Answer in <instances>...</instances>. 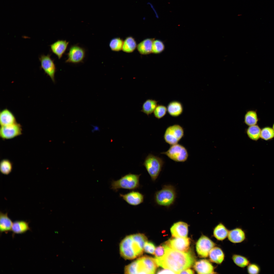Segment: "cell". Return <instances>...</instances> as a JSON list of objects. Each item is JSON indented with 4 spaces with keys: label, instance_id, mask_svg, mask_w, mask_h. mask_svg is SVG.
I'll return each mask as SVG.
<instances>
[{
    "label": "cell",
    "instance_id": "7a4b0ae2",
    "mask_svg": "<svg viewBox=\"0 0 274 274\" xmlns=\"http://www.w3.org/2000/svg\"><path fill=\"white\" fill-rule=\"evenodd\" d=\"M177 196L175 187L171 184L163 185L155 193L154 199L158 205L168 208L174 203Z\"/></svg>",
    "mask_w": 274,
    "mask_h": 274
},
{
    "label": "cell",
    "instance_id": "d6a6232c",
    "mask_svg": "<svg viewBox=\"0 0 274 274\" xmlns=\"http://www.w3.org/2000/svg\"><path fill=\"white\" fill-rule=\"evenodd\" d=\"M123 41L119 38H114L110 41L109 45L111 49L113 51L118 52L122 49Z\"/></svg>",
    "mask_w": 274,
    "mask_h": 274
},
{
    "label": "cell",
    "instance_id": "8fae6325",
    "mask_svg": "<svg viewBox=\"0 0 274 274\" xmlns=\"http://www.w3.org/2000/svg\"><path fill=\"white\" fill-rule=\"evenodd\" d=\"M190 244L189 238L187 237H174L168 240L165 245L173 249L183 252H187Z\"/></svg>",
    "mask_w": 274,
    "mask_h": 274
},
{
    "label": "cell",
    "instance_id": "52a82bcc",
    "mask_svg": "<svg viewBox=\"0 0 274 274\" xmlns=\"http://www.w3.org/2000/svg\"><path fill=\"white\" fill-rule=\"evenodd\" d=\"M216 245V244L208 237L202 235L196 245V250L198 256L201 258L208 257L210 251Z\"/></svg>",
    "mask_w": 274,
    "mask_h": 274
},
{
    "label": "cell",
    "instance_id": "ac0fdd59",
    "mask_svg": "<svg viewBox=\"0 0 274 274\" xmlns=\"http://www.w3.org/2000/svg\"><path fill=\"white\" fill-rule=\"evenodd\" d=\"M167 112L171 116L177 117L181 115L184 110L182 103L178 100H174L170 102L167 106Z\"/></svg>",
    "mask_w": 274,
    "mask_h": 274
},
{
    "label": "cell",
    "instance_id": "ab89813d",
    "mask_svg": "<svg viewBox=\"0 0 274 274\" xmlns=\"http://www.w3.org/2000/svg\"><path fill=\"white\" fill-rule=\"evenodd\" d=\"M165 245H160L155 248L154 254L156 258H159L163 256L165 252Z\"/></svg>",
    "mask_w": 274,
    "mask_h": 274
},
{
    "label": "cell",
    "instance_id": "f1b7e54d",
    "mask_svg": "<svg viewBox=\"0 0 274 274\" xmlns=\"http://www.w3.org/2000/svg\"><path fill=\"white\" fill-rule=\"evenodd\" d=\"M136 42L132 37L129 36L127 37L123 41L122 50L126 53L133 52L137 47Z\"/></svg>",
    "mask_w": 274,
    "mask_h": 274
},
{
    "label": "cell",
    "instance_id": "4316f807",
    "mask_svg": "<svg viewBox=\"0 0 274 274\" xmlns=\"http://www.w3.org/2000/svg\"><path fill=\"white\" fill-rule=\"evenodd\" d=\"M258 120V114L255 110H248L246 112L245 115L244 123L246 125L249 126L256 125Z\"/></svg>",
    "mask_w": 274,
    "mask_h": 274
},
{
    "label": "cell",
    "instance_id": "44dd1931",
    "mask_svg": "<svg viewBox=\"0 0 274 274\" xmlns=\"http://www.w3.org/2000/svg\"><path fill=\"white\" fill-rule=\"evenodd\" d=\"M229 230L222 223H219L213 229V236L217 240L222 241L227 237Z\"/></svg>",
    "mask_w": 274,
    "mask_h": 274
},
{
    "label": "cell",
    "instance_id": "ffe728a7",
    "mask_svg": "<svg viewBox=\"0 0 274 274\" xmlns=\"http://www.w3.org/2000/svg\"><path fill=\"white\" fill-rule=\"evenodd\" d=\"M16 123L15 116L9 110L5 109L1 111L0 124L1 126L11 125Z\"/></svg>",
    "mask_w": 274,
    "mask_h": 274
},
{
    "label": "cell",
    "instance_id": "74e56055",
    "mask_svg": "<svg viewBox=\"0 0 274 274\" xmlns=\"http://www.w3.org/2000/svg\"><path fill=\"white\" fill-rule=\"evenodd\" d=\"M247 270L248 273L250 274H258L260 273V266L255 263H249L247 266Z\"/></svg>",
    "mask_w": 274,
    "mask_h": 274
},
{
    "label": "cell",
    "instance_id": "f6af8a7d",
    "mask_svg": "<svg viewBox=\"0 0 274 274\" xmlns=\"http://www.w3.org/2000/svg\"><path fill=\"white\" fill-rule=\"evenodd\" d=\"M272 128H273V129L274 130V123L273 124V125H272Z\"/></svg>",
    "mask_w": 274,
    "mask_h": 274
},
{
    "label": "cell",
    "instance_id": "6da1fadb",
    "mask_svg": "<svg viewBox=\"0 0 274 274\" xmlns=\"http://www.w3.org/2000/svg\"><path fill=\"white\" fill-rule=\"evenodd\" d=\"M155 258L158 266L171 270L176 273H179L182 270L190 267L195 261L194 256L190 252H181L166 245L163 255Z\"/></svg>",
    "mask_w": 274,
    "mask_h": 274
},
{
    "label": "cell",
    "instance_id": "9c48e42d",
    "mask_svg": "<svg viewBox=\"0 0 274 274\" xmlns=\"http://www.w3.org/2000/svg\"><path fill=\"white\" fill-rule=\"evenodd\" d=\"M119 249L120 254L124 259L132 260L137 257L132 246L131 235L127 236L122 240Z\"/></svg>",
    "mask_w": 274,
    "mask_h": 274
},
{
    "label": "cell",
    "instance_id": "cb8c5ba5",
    "mask_svg": "<svg viewBox=\"0 0 274 274\" xmlns=\"http://www.w3.org/2000/svg\"><path fill=\"white\" fill-rule=\"evenodd\" d=\"M13 222L8 217L7 213H0V231L1 233L8 232L11 231Z\"/></svg>",
    "mask_w": 274,
    "mask_h": 274
},
{
    "label": "cell",
    "instance_id": "1f68e13d",
    "mask_svg": "<svg viewBox=\"0 0 274 274\" xmlns=\"http://www.w3.org/2000/svg\"><path fill=\"white\" fill-rule=\"evenodd\" d=\"M12 164L11 162L7 159H4L0 162V170L2 174L8 175L11 172Z\"/></svg>",
    "mask_w": 274,
    "mask_h": 274
},
{
    "label": "cell",
    "instance_id": "5b68a950",
    "mask_svg": "<svg viewBox=\"0 0 274 274\" xmlns=\"http://www.w3.org/2000/svg\"><path fill=\"white\" fill-rule=\"evenodd\" d=\"M160 153L166 155L175 162H179L186 161L189 156L186 148L182 145L178 143L170 145L167 151Z\"/></svg>",
    "mask_w": 274,
    "mask_h": 274
},
{
    "label": "cell",
    "instance_id": "60d3db41",
    "mask_svg": "<svg viewBox=\"0 0 274 274\" xmlns=\"http://www.w3.org/2000/svg\"><path fill=\"white\" fill-rule=\"evenodd\" d=\"M157 273L176 274V273L169 269H165L159 270L157 272Z\"/></svg>",
    "mask_w": 274,
    "mask_h": 274
},
{
    "label": "cell",
    "instance_id": "4dcf8cb0",
    "mask_svg": "<svg viewBox=\"0 0 274 274\" xmlns=\"http://www.w3.org/2000/svg\"><path fill=\"white\" fill-rule=\"evenodd\" d=\"M274 138V130L272 127L266 126L261 129L260 138L265 141L271 140Z\"/></svg>",
    "mask_w": 274,
    "mask_h": 274
},
{
    "label": "cell",
    "instance_id": "836d02e7",
    "mask_svg": "<svg viewBox=\"0 0 274 274\" xmlns=\"http://www.w3.org/2000/svg\"><path fill=\"white\" fill-rule=\"evenodd\" d=\"M167 112V107L163 105H158L153 113L155 117L158 119L164 117Z\"/></svg>",
    "mask_w": 274,
    "mask_h": 274
},
{
    "label": "cell",
    "instance_id": "7402d4cb",
    "mask_svg": "<svg viewBox=\"0 0 274 274\" xmlns=\"http://www.w3.org/2000/svg\"><path fill=\"white\" fill-rule=\"evenodd\" d=\"M142 260L148 274H153L158 266L155 258L147 256L140 258Z\"/></svg>",
    "mask_w": 274,
    "mask_h": 274
},
{
    "label": "cell",
    "instance_id": "f546056e",
    "mask_svg": "<svg viewBox=\"0 0 274 274\" xmlns=\"http://www.w3.org/2000/svg\"><path fill=\"white\" fill-rule=\"evenodd\" d=\"M232 259L234 263L241 268H244L249 263V261L246 257L240 254H233Z\"/></svg>",
    "mask_w": 274,
    "mask_h": 274
},
{
    "label": "cell",
    "instance_id": "b9f144b4",
    "mask_svg": "<svg viewBox=\"0 0 274 274\" xmlns=\"http://www.w3.org/2000/svg\"><path fill=\"white\" fill-rule=\"evenodd\" d=\"M147 4L149 5L151 8L153 10V11L155 13V16L156 18L157 19L159 18V14L153 5L149 2H148L147 3Z\"/></svg>",
    "mask_w": 274,
    "mask_h": 274
},
{
    "label": "cell",
    "instance_id": "603a6c76",
    "mask_svg": "<svg viewBox=\"0 0 274 274\" xmlns=\"http://www.w3.org/2000/svg\"><path fill=\"white\" fill-rule=\"evenodd\" d=\"M153 38H147L140 42L137 46L138 52L141 54L147 55L152 53Z\"/></svg>",
    "mask_w": 274,
    "mask_h": 274
},
{
    "label": "cell",
    "instance_id": "7c38bea8",
    "mask_svg": "<svg viewBox=\"0 0 274 274\" xmlns=\"http://www.w3.org/2000/svg\"><path fill=\"white\" fill-rule=\"evenodd\" d=\"M22 134V128L21 125L16 123L7 126H1L0 136L3 139H12Z\"/></svg>",
    "mask_w": 274,
    "mask_h": 274
},
{
    "label": "cell",
    "instance_id": "7bdbcfd3",
    "mask_svg": "<svg viewBox=\"0 0 274 274\" xmlns=\"http://www.w3.org/2000/svg\"><path fill=\"white\" fill-rule=\"evenodd\" d=\"M194 273V272L193 270L191 269L187 268L182 270L179 273L193 274Z\"/></svg>",
    "mask_w": 274,
    "mask_h": 274
},
{
    "label": "cell",
    "instance_id": "5bb4252c",
    "mask_svg": "<svg viewBox=\"0 0 274 274\" xmlns=\"http://www.w3.org/2000/svg\"><path fill=\"white\" fill-rule=\"evenodd\" d=\"M209 260L206 259L200 260L195 262L194 268L198 274H214V268Z\"/></svg>",
    "mask_w": 274,
    "mask_h": 274
},
{
    "label": "cell",
    "instance_id": "d590c367",
    "mask_svg": "<svg viewBox=\"0 0 274 274\" xmlns=\"http://www.w3.org/2000/svg\"><path fill=\"white\" fill-rule=\"evenodd\" d=\"M133 239L136 241L140 244L142 248L144 249L145 243L147 241L146 237L144 234L142 233H137L131 235Z\"/></svg>",
    "mask_w": 274,
    "mask_h": 274
},
{
    "label": "cell",
    "instance_id": "2e32d148",
    "mask_svg": "<svg viewBox=\"0 0 274 274\" xmlns=\"http://www.w3.org/2000/svg\"><path fill=\"white\" fill-rule=\"evenodd\" d=\"M69 43L66 40H58L50 45L51 50L60 59L65 52Z\"/></svg>",
    "mask_w": 274,
    "mask_h": 274
},
{
    "label": "cell",
    "instance_id": "d4e9b609",
    "mask_svg": "<svg viewBox=\"0 0 274 274\" xmlns=\"http://www.w3.org/2000/svg\"><path fill=\"white\" fill-rule=\"evenodd\" d=\"M28 224L23 221H16L13 222L11 231L14 234H21L30 230Z\"/></svg>",
    "mask_w": 274,
    "mask_h": 274
},
{
    "label": "cell",
    "instance_id": "d6986e66",
    "mask_svg": "<svg viewBox=\"0 0 274 274\" xmlns=\"http://www.w3.org/2000/svg\"><path fill=\"white\" fill-rule=\"evenodd\" d=\"M209 260L212 263L220 264L225 258V253L220 247L216 246L210 251L208 255Z\"/></svg>",
    "mask_w": 274,
    "mask_h": 274
},
{
    "label": "cell",
    "instance_id": "f35d334b",
    "mask_svg": "<svg viewBox=\"0 0 274 274\" xmlns=\"http://www.w3.org/2000/svg\"><path fill=\"white\" fill-rule=\"evenodd\" d=\"M155 249V246L152 242L147 241L145 243L144 248V250L145 252L153 254Z\"/></svg>",
    "mask_w": 274,
    "mask_h": 274
},
{
    "label": "cell",
    "instance_id": "e575fe53",
    "mask_svg": "<svg viewBox=\"0 0 274 274\" xmlns=\"http://www.w3.org/2000/svg\"><path fill=\"white\" fill-rule=\"evenodd\" d=\"M165 45L163 42L159 40H154L152 46V52L158 54L162 52L164 49Z\"/></svg>",
    "mask_w": 274,
    "mask_h": 274
},
{
    "label": "cell",
    "instance_id": "ee69618b",
    "mask_svg": "<svg viewBox=\"0 0 274 274\" xmlns=\"http://www.w3.org/2000/svg\"><path fill=\"white\" fill-rule=\"evenodd\" d=\"M98 128L97 127L95 126L94 127V128L92 130V132H94L95 131H98Z\"/></svg>",
    "mask_w": 274,
    "mask_h": 274
},
{
    "label": "cell",
    "instance_id": "9a60e30c",
    "mask_svg": "<svg viewBox=\"0 0 274 274\" xmlns=\"http://www.w3.org/2000/svg\"><path fill=\"white\" fill-rule=\"evenodd\" d=\"M170 232L173 237H186L188 234V225L183 221L176 222L171 227Z\"/></svg>",
    "mask_w": 274,
    "mask_h": 274
},
{
    "label": "cell",
    "instance_id": "ba28073f",
    "mask_svg": "<svg viewBox=\"0 0 274 274\" xmlns=\"http://www.w3.org/2000/svg\"><path fill=\"white\" fill-rule=\"evenodd\" d=\"M85 49L78 45L71 46L67 54V58L65 62L77 64L83 62L85 56Z\"/></svg>",
    "mask_w": 274,
    "mask_h": 274
},
{
    "label": "cell",
    "instance_id": "30bf717a",
    "mask_svg": "<svg viewBox=\"0 0 274 274\" xmlns=\"http://www.w3.org/2000/svg\"><path fill=\"white\" fill-rule=\"evenodd\" d=\"M39 60L41 68L49 76L52 81L55 82L56 67L54 61L50 57V55H41L39 57Z\"/></svg>",
    "mask_w": 274,
    "mask_h": 274
},
{
    "label": "cell",
    "instance_id": "e0dca14e",
    "mask_svg": "<svg viewBox=\"0 0 274 274\" xmlns=\"http://www.w3.org/2000/svg\"><path fill=\"white\" fill-rule=\"evenodd\" d=\"M227 238L229 241L232 243H240L245 240V233L241 228L237 227L229 230Z\"/></svg>",
    "mask_w": 274,
    "mask_h": 274
},
{
    "label": "cell",
    "instance_id": "3957f363",
    "mask_svg": "<svg viewBox=\"0 0 274 274\" xmlns=\"http://www.w3.org/2000/svg\"><path fill=\"white\" fill-rule=\"evenodd\" d=\"M141 174H136L129 173L122 176L119 179L113 180L111 182L110 189L115 192L121 189L134 190L141 187L140 178Z\"/></svg>",
    "mask_w": 274,
    "mask_h": 274
},
{
    "label": "cell",
    "instance_id": "4fadbf2b",
    "mask_svg": "<svg viewBox=\"0 0 274 274\" xmlns=\"http://www.w3.org/2000/svg\"><path fill=\"white\" fill-rule=\"evenodd\" d=\"M119 197L129 204L137 206L144 201V195L140 192L132 191L125 194L120 193Z\"/></svg>",
    "mask_w": 274,
    "mask_h": 274
},
{
    "label": "cell",
    "instance_id": "8d00e7d4",
    "mask_svg": "<svg viewBox=\"0 0 274 274\" xmlns=\"http://www.w3.org/2000/svg\"><path fill=\"white\" fill-rule=\"evenodd\" d=\"M137 262L136 260L126 266L124 272L126 274H137Z\"/></svg>",
    "mask_w": 274,
    "mask_h": 274
},
{
    "label": "cell",
    "instance_id": "277c9868",
    "mask_svg": "<svg viewBox=\"0 0 274 274\" xmlns=\"http://www.w3.org/2000/svg\"><path fill=\"white\" fill-rule=\"evenodd\" d=\"M162 158L151 153L146 157L143 164L152 181L155 182L159 177L164 164Z\"/></svg>",
    "mask_w": 274,
    "mask_h": 274
},
{
    "label": "cell",
    "instance_id": "484cf974",
    "mask_svg": "<svg viewBox=\"0 0 274 274\" xmlns=\"http://www.w3.org/2000/svg\"><path fill=\"white\" fill-rule=\"evenodd\" d=\"M158 101L152 99H148L143 103L141 111L147 116L153 113L158 105Z\"/></svg>",
    "mask_w": 274,
    "mask_h": 274
},
{
    "label": "cell",
    "instance_id": "83f0119b",
    "mask_svg": "<svg viewBox=\"0 0 274 274\" xmlns=\"http://www.w3.org/2000/svg\"><path fill=\"white\" fill-rule=\"evenodd\" d=\"M261 129L258 125L249 126L246 132L248 137L251 140L256 141L260 138Z\"/></svg>",
    "mask_w": 274,
    "mask_h": 274
},
{
    "label": "cell",
    "instance_id": "8992f818",
    "mask_svg": "<svg viewBox=\"0 0 274 274\" xmlns=\"http://www.w3.org/2000/svg\"><path fill=\"white\" fill-rule=\"evenodd\" d=\"M184 129L178 124H174L167 128L163 139L165 142L170 145L178 143L184 136Z\"/></svg>",
    "mask_w": 274,
    "mask_h": 274
}]
</instances>
